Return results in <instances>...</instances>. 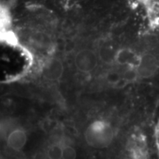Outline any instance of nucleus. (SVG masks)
Returning a JSON list of instances; mask_svg holds the SVG:
<instances>
[{"instance_id":"obj_6","label":"nucleus","mask_w":159,"mask_h":159,"mask_svg":"<svg viewBox=\"0 0 159 159\" xmlns=\"http://www.w3.org/2000/svg\"><path fill=\"white\" fill-rule=\"evenodd\" d=\"M47 156L49 159L62 158V143L56 142L50 145L47 150Z\"/></svg>"},{"instance_id":"obj_3","label":"nucleus","mask_w":159,"mask_h":159,"mask_svg":"<svg viewBox=\"0 0 159 159\" xmlns=\"http://www.w3.org/2000/svg\"><path fill=\"white\" fill-rule=\"evenodd\" d=\"M63 64L61 60L52 58L47 61L43 68V77L51 81L57 80L62 77Z\"/></svg>"},{"instance_id":"obj_5","label":"nucleus","mask_w":159,"mask_h":159,"mask_svg":"<svg viewBox=\"0 0 159 159\" xmlns=\"http://www.w3.org/2000/svg\"><path fill=\"white\" fill-rule=\"evenodd\" d=\"M117 49H115L111 43H100L99 45L97 55L99 59L107 64L115 62Z\"/></svg>"},{"instance_id":"obj_7","label":"nucleus","mask_w":159,"mask_h":159,"mask_svg":"<svg viewBox=\"0 0 159 159\" xmlns=\"http://www.w3.org/2000/svg\"><path fill=\"white\" fill-rule=\"evenodd\" d=\"M62 143V159H76L77 153L75 149L71 145Z\"/></svg>"},{"instance_id":"obj_2","label":"nucleus","mask_w":159,"mask_h":159,"mask_svg":"<svg viewBox=\"0 0 159 159\" xmlns=\"http://www.w3.org/2000/svg\"><path fill=\"white\" fill-rule=\"evenodd\" d=\"M99 60L97 52L85 48L77 52L74 61L77 70L83 73H89L96 69Z\"/></svg>"},{"instance_id":"obj_4","label":"nucleus","mask_w":159,"mask_h":159,"mask_svg":"<svg viewBox=\"0 0 159 159\" xmlns=\"http://www.w3.org/2000/svg\"><path fill=\"white\" fill-rule=\"evenodd\" d=\"M27 134L21 128H16L7 137V144L14 150H21L27 142Z\"/></svg>"},{"instance_id":"obj_1","label":"nucleus","mask_w":159,"mask_h":159,"mask_svg":"<svg viewBox=\"0 0 159 159\" xmlns=\"http://www.w3.org/2000/svg\"><path fill=\"white\" fill-rule=\"evenodd\" d=\"M114 130L106 121H94L87 127L84 137L87 144L94 148L102 149L108 147L114 139Z\"/></svg>"}]
</instances>
